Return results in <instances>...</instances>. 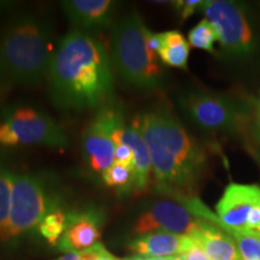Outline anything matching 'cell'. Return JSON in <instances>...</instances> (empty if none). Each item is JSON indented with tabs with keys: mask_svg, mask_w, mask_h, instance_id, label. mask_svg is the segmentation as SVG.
I'll list each match as a JSON object with an SVG mask.
<instances>
[{
	"mask_svg": "<svg viewBox=\"0 0 260 260\" xmlns=\"http://www.w3.org/2000/svg\"><path fill=\"white\" fill-rule=\"evenodd\" d=\"M113 140L128 145L134 153V194L147 193L153 183V169L151 154L144 138L134 123L121 124L113 133Z\"/></svg>",
	"mask_w": 260,
	"mask_h": 260,
	"instance_id": "cell-14",
	"label": "cell"
},
{
	"mask_svg": "<svg viewBox=\"0 0 260 260\" xmlns=\"http://www.w3.org/2000/svg\"><path fill=\"white\" fill-rule=\"evenodd\" d=\"M204 218L197 217L180 201L169 198L146 200L140 205L132 224L134 237L167 232L191 237L203 228Z\"/></svg>",
	"mask_w": 260,
	"mask_h": 260,
	"instance_id": "cell-10",
	"label": "cell"
},
{
	"mask_svg": "<svg viewBox=\"0 0 260 260\" xmlns=\"http://www.w3.org/2000/svg\"><path fill=\"white\" fill-rule=\"evenodd\" d=\"M161 45L158 58L162 64L176 69H188L190 45L180 31L169 30L160 32Z\"/></svg>",
	"mask_w": 260,
	"mask_h": 260,
	"instance_id": "cell-17",
	"label": "cell"
},
{
	"mask_svg": "<svg viewBox=\"0 0 260 260\" xmlns=\"http://www.w3.org/2000/svg\"><path fill=\"white\" fill-rule=\"evenodd\" d=\"M14 4L15 3H11V2H0V12L4 11V10H8L9 8H11Z\"/></svg>",
	"mask_w": 260,
	"mask_h": 260,
	"instance_id": "cell-32",
	"label": "cell"
},
{
	"mask_svg": "<svg viewBox=\"0 0 260 260\" xmlns=\"http://www.w3.org/2000/svg\"><path fill=\"white\" fill-rule=\"evenodd\" d=\"M258 8H259V11H260V3L258 4Z\"/></svg>",
	"mask_w": 260,
	"mask_h": 260,
	"instance_id": "cell-34",
	"label": "cell"
},
{
	"mask_svg": "<svg viewBox=\"0 0 260 260\" xmlns=\"http://www.w3.org/2000/svg\"><path fill=\"white\" fill-rule=\"evenodd\" d=\"M200 11L217 35L222 57L230 63H249L260 50L248 8L232 0H206Z\"/></svg>",
	"mask_w": 260,
	"mask_h": 260,
	"instance_id": "cell-6",
	"label": "cell"
},
{
	"mask_svg": "<svg viewBox=\"0 0 260 260\" xmlns=\"http://www.w3.org/2000/svg\"><path fill=\"white\" fill-rule=\"evenodd\" d=\"M254 116H260V92L254 102Z\"/></svg>",
	"mask_w": 260,
	"mask_h": 260,
	"instance_id": "cell-31",
	"label": "cell"
},
{
	"mask_svg": "<svg viewBox=\"0 0 260 260\" xmlns=\"http://www.w3.org/2000/svg\"><path fill=\"white\" fill-rule=\"evenodd\" d=\"M0 145L65 149L69 136L47 112L23 105L6 109L0 119Z\"/></svg>",
	"mask_w": 260,
	"mask_h": 260,
	"instance_id": "cell-9",
	"label": "cell"
},
{
	"mask_svg": "<svg viewBox=\"0 0 260 260\" xmlns=\"http://www.w3.org/2000/svg\"><path fill=\"white\" fill-rule=\"evenodd\" d=\"M60 189L47 172H14L9 245L31 235L47 213L61 206Z\"/></svg>",
	"mask_w": 260,
	"mask_h": 260,
	"instance_id": "cell-5",
	"label": "cell"
},
{
	"mask_svg": "<svg viewBox=\"0 0 260 260\" xmlns=\"http://www.w3.org/2000/svg\"><path fill=\"white\" fill-rule=\"evenodd\" d=\"M203 0H178L174 2V8L181 22L187 21L195 12L199 11L203 6Z\"/></svg>",
	"mask_w": 260,
	"mask_h": 260,
	"instance_id": "cell-23",
	"label": "cell"
},
{
	"mask_svg": "<svg viewBox=\"0 0 260 260\" xmlns=\"http://www.w3.org/2000/svg\"><path fill=\"white\" fill-rule=\"evenodd\" d=\"M191 239L211 260H242L233 237L209 220Z\"/></svg>",
	"mask_w": 260,
	"mask_h": 260,
	"instance_id": "cell-16",
	"label": "cell"
},
{
	"mask_svg": "<svg viewBox=\"0 0 260 260\" xmlns=\"http://www.w3.org/2000/svg\"><path fill=\"white\" fill-rule=\"evenodd\" d=\"M178 106L186 118L206 134H237L245 129L247 111L232 98L201 88L182 92Z\"/></svg>",
	"mask_w": 260,
	"mask_h": 260,
	"instance_id": "cell-8",
	"label": "cell"
},
{
	"mask_svg": "<svg viewBox=\"0 0 260 260\" xmlns=\"http://www.w3.org/2000/svg\"><path fill=\"white\" fill-rule=\"evenodd\" d=\"M248 149H252L253 155H254V158L260 164V146H251V147H248Z\"/></svg>",
	"mask_w": 260,
	"mask_h": 260,
	"instance_id": "cell-30",
	"label": "cell"
},
{
	"mask_svg": "<svg viewBox=\"0 0 260 260\" xmlns=\"http://www.w3.org/2000/svg\"><path fill=\"white\" fill-rule=\"evenodd\" d=\"M56 260H81V259H80L79 252H71V253H63V255H60L59 258H57Z\"/></svg>",
	"mask_w": 260,
	"mask_h": 260,
	"instance_id": "cell-29",
	"label": "cell"
},
{
	"mask_svg": "<svg viewBox=\"0 0 260 260\" xmlns=\"http://www.w3.org/2000/svg\"><path fill=\"white\" fill-rule=\"evenodd\" d=\"M188 42L191 47L216 54L214 45L217 42V35L207 19L203 18L199 23L190 29L188 32Z\"/></svg>",
	"mask_w": 260,
	"mask_h": 260,
	"instance_id": "cell-21",
	"label": "cell"
},
{
	"mask_svg": "<svg viewBox=\"0 0 260 260\" xmlns=\"http://www.w3.org/2000/svg\"><path fill=\"white\" fill-rule=\"evenodd\" d=\"M53 22L41 14L16 16L0 29V81L35 86L46 79L57 46Z\"/></svg>",
	"mask_w": 260,
	"mask_h": 260,
	"instance_id": "cell-3",
	"label": "cell"
},
{
	"mask_svg": "<svg viewBox=\"0 0 260 260\" xmlns=\"http://www.w3.org/2000/svg\"><path fill=\"white\" fill-rule=\"evenodd\" d=\"M113 142H115L116 145L115 162L124 165V167L134 170V153H133V151L130 149L129 146L123 144L119 140H113Z\"/></svg>",
	"mask_w": 260,
	"mask_h": 260,
	"instance_id": "cell-24",
	"label": "cell"
},
{
	"mask_svg": "<svg viewBox=\"0 0 260 260\" xmlns=\"http://www.w3.org/2000/svg\"><path fill=\"white\" fill-rule=\"evenodd\" d=\"M14 172L0 164V242L9 245L10 207Z\"/></svg>",
	"mask_w": 260,
	"mask_h": 260,
	"instance_id": "cell-18",
	"label": "cell"
},
{
	"mask_svg": "<svg viewBox=\"0 0 260 260\" xmlns=\"http://www.w3.org/2000/svg\"><path fill=\"white\" fill-rule=\"evenodd\" d=\"M133 123L151 154L155 193L180 203L197 198L207 155L176 115L157 105L139 113Z\"/></svg>",
	"mask_w": 260,
	"mask_h": 260,
	"instance_id": "cell-2",
	"label": "cell"
},
{
	"mask_svg": "<svg viewBox=\"0 0 260 260\" xmlns=\"http://www.w3.org/2000/svg\"><path fill=\"white\" fill-rule=\"evenodd\" d=\"M98 260H124V259H119L111 254L107 249L105 248V246L102 243V247H100V252H99V256H98Z\"/></svg>",
	"mask_w": 260,
	"mask_h": 260,
	"instance_id": "cell-28",
	"label": "cell"
},
{
	"mask_svg": "<svg viewBox=\"0 0 260 260\" xmlns=\"http://www.w3.org/2000/svg\"><path fill=\"white\" fill-rule=\"evenodd\" d=\"M103 183L113 188L119 197L134 194V170L121 164H112L102 174Z\"/></svg>",
	"mask_w": 260,
	"mask_h": 260,
	"instance_id": "cell-19",
	"label": "cell"
},
{
	"mask_svg": "<svg viewBox=\"0 0 260 260\" xmlns=\"http://www.w3.org/2000/svg\"><path fill=\"white\" fill-rule=\"evenodd\" d=\"M146 44H147L148 50L155 56H158V52L160 50L161 45L160 32L151 31L148 28L146 29Z\"/></svg>",
	"mask_w": 260,
	"mask_h": 260,
	"instance_id": "cell-25",
	"label": "cell"
},
{
	"mask_svg": "<svg viewBox=\"0 0 260 260\" xmlns=\"http://www.w3.org/2000/svg\"><path fill=\"white\" fill-rule=\"evenodd\" d=\"M122 107L115 103L99 109L82 135V154L88 168L98 174L115 164L113 133L124 123Z\"/></svg>",
	"mask_w": 260,
	"mask_h": 260,
	"instance_id": "cell-11",
	"label": "cell"
},
{
	"mask_svg": "<svg viewBox=\"0 0 260 260\" xmlns=\"http://www.w3.org/2000/svg\"><path fill=\"white\" fill-rule=\"evenodd\" d=\"M252 135L258 146H260V116H254V118H253Z\"/></svg>",
	"mask_w": 260,
	"mask_h": 260,
	"instance_id": "cell-27",
	"label": "cell"
},
{
	"mask_svg": "<svg viewBox=\"0 0 260 260\" xmlns=\"http://www.w3.org/2000/svg\"><path fill=\"white\" fill-rule=\"evenodd\" d=\"M181 256L183 260H211L209 256L206 255V253H205L195 242L193 243V246Z\"/></svg>",
	"mask_w": 260,
	"mask_h": 260,
	"instance_id": "cell-26",
	"label": "cell"
},
{
	"mask_svg": "<svg viewBox=\"0 0 260 260\" xmlns=\"http://www.w3.org/2000/svg\"><path fill=\"white\" fill-rule=\"evenodd\" d=\"M187 207L197 217L219 226L228 234H241L260 240V186L229 183L216 205L213 214L195 198Z\"/></svg>",
	"mask_w": 260,
	"mask_h": 260,
	"instance_id": "cell-7",
	"label": "cell"
},
{
	"mask_svg": "<svg viewBox=\"0 0 260 260\" xmlns=\"http://www.w3.org/2000/svg\"><path fill=\"white\" fill-rule=\"evenodd\" d=\"M67 218L68 210H65L63 206L57 207L47 213L41 220V223L39 224L38 233L44 237L48 245L57 247L67 228Z\"/></svg>",
	"mask_w": 260,
	"mask_h": 260,
	"instance_id": "cell-20",
	"label": "cell"
},
{
	"mask_svg": "<svg viewBox=\"0 0 260 260\" xmlns=\"http://www.w3.org/2000/svg\"><path fill=\"white\" fill-rule=\"evenodd\" d=\"M46 80L51 103L63 111H98L115 99L109 47L95 34L73 29L61 38Z\"/></svg>",
	"mask_w": 260,
	"mask_h": 260,
	"instance_id": "cell-1",
	"label": "cell"
},
{
	"mask_svg": "<svg viewBox=\"0 0 260 260\" xmlns=\"http://www.w3.org/2000/svg\"><path fill=\"white\" fill-rule=\"evenodd\" d=\"M106 214L102 207L87 206L68 210L67 228L57 245L63 253L82 252L99 243Z\"/></svg>",
	"mask_w": 260,
	"mask_h": 260,
	"instance_id": "cell-12",
	"label": "cell"
},
{
	"mask_svg": "<svg viewBox=\"0 0 260 260\" xmlns=\"http://www.w3.org/2000/svg\"><path fill=\"white\" fill-rule=\"evenodd\" d=\"M236 243L242 260H260V240L241 234H229Z\"/></svg>",
	"mask_w": 260,
	"mask_h": 260,
	"instance_id": "cell-22",
	"label": "cell"
},
{
	"mask_svg": "<svg viewBox=\"0 0 260 260\" xmlns=\"http://www.w3.org/2000/svg\"><path fill=\"white\" fill-rule=\"evenodd\" d=\"M74 29L96 34L115 24L118 3L112 0H65L60 2Z\"/></svg>",
	"mask_w": 260,
	"mask_h": 260,
	"instance_id": "cell-13",
	"label": "cell"
},
{
	"mask_svg": "<svg viewBox=\"0 0 260 260\" xmlns=\"http://www.w3.org/2000/svg\"><path fill=\"white\" fill-rule=\"evenodd\" d=\"M146 260H183L182 256H172V258H145Z\"/></svg>",
	"mask_w": 260,
	"mask_h": 260,
	"instance_id": "cell-33",
	"label": "cell"
},
{
	"mask_svg": "<svg viewBox=\"0 0 260 260\" xmlns=\"http://www.w3.org/2000/svg\"><path fill=\"white\" fill-rule=\"evenodd\" d=\"M193 243L189 236L155 232L133 237L128 248L140 258H172L184 254Z\"/></svg>",
	"mask_w": 260,
	"mask_h": 260,
	"instance_id": "cell-15",
	"label": "cell"
},
{
	"mask_svg": "<svg viewBox=\"0 0 260 260\" xmlns=\"http://www.w3.org/2000/svg\"><path fill=\"white\" fill-rule=\"evenodd\" d=\"M141 16L130 10L116 19L109 37L113 73L129 88L153 92L164 84V71L158 56L148 50Z\"/></svg>",
	"mask_w": 260,
	"mask_h": 260,
	"instance_id": "cell-4",
	"label": "cell"
}]
</instances>
